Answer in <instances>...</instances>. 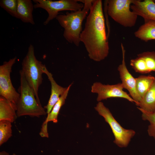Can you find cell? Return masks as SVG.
Segmentation results:
<instances>
[{
	"instance_id": "1",
	"label": "cell",
	"mask_w": 155,
	"mask_h": 155,
	"mask_svg": "<svg viewBox=\"0 0 155 155\" xmlns=\"http://www.w3.org/2000/svg\"><path fill=\"white\" fill-rule=\"evenodd\" d=\"M108 38L102 1L94 0L80 38L90 59L98 62L107 57L109 51Z\"/></svg>"
},
{
	"instance_id": "23",
	"label": "cell",
	"mask_w": 155,
	"mask_h": 155,
	"mask_svg": "<svg viewBox=\"0 0 155 155\" xmlns=\"http://www.w3.org/2000/svg\"><path fill=\"white\" fill-rule=\"evenodd\" d=\"M144 59L146 66L151 72L155 71V52L146 51L137 55Z\"/></svg>"
},
{
	"instance_id": "24",
	"label": "cell",
	"mask_w": 155,
	"mask_h": 155,
	"mask_svg": "<svg viewBox=\"0 0 155 155\" xmlns=\"http://www.w3.org/2000/svg\"><path fill=\"white\" fill-rule=\"evenodd\" d=\"M0 155H9V154L7 152L4 151L0 152Z\"/></svg>"
},
{
	"instance_id": "22",
	"label": "cell",
	"mask_w": 155,
	"mask_h": 155,
	"mask_svg": "<svg viewBox=\"0 0 155 155\" xmlns=\"http://www.w3.org/2000/svg\"><path fill=\"white\" fill-rule=\"evenodd\" d=\"M0 6L11 16L18 19L17 12V0H1Z\"/></svg>"
},
{
	"instance_id": "25",
	"label": "cell",
	"mask_w": 155,
	"mask_h": 155,
	"mask_svg": "<svg viewBox=\"0 0 155 155\" xmlns=\"http://www.w3.org/2000/svg\"><path fill=\"white\" fill-rule=\"evenodd\" d=\"M12 155H17L16 154L13 153V154Z\"/></svg>"
},
{
	"instance_id": "7",
	"label": "cell",
	"mask_w": 155,
	"mask_h": 155,
	"mask_svg": "<svg viewBox=\"0 0 155 155\" xmlns=\"http://www.w3.org/2000/svg\"><path fill=\"white\" fill-rule=\"evenodd\" d=\"M35 3L34 8H41L48 13V16L44 22L45 25L56 18L59 12L63 11H75L81 10L84 7L82 3H79L78 0H33Z\"/></svg>"
},
{
	"instance_id": "26",
	"label": "cell",
	"mask_w": 155,
	"mask_h": 155,
	"mask_svg": "<svg viewBox=\"0 0 155 155\" xmlns=\"http://www.w3.org/2000/svg\"><path fill=\"white\" fill-rule=\"evenodd\" d=\"M154 2L155 3V0H153Z\"/></svg>"
},
{
	"instance_id": "12",
	"label": "cell",
	"mask_w": 155,
	"mask_h": 155,
	"mask_svg": "<svg viewBox=\"0 0 155 155\" xmlns=\"http://www.w3.org/2000/svg\"><path fill=\"white\" fill-rule=\"evenodd\" d=\"M72 83L70 84L67 88L64 94L60 97L59 99L55 104L50 112L47 114L46 119L42 123L39 134L42 137H48L49 134L47 130V124L49 122L52 121L57 123L58 121L57 117L61 107L65 103L70 88Z\"/></svg>"
},
{
	"instance_id": "4",
	"label": "cell",
	"mask_w": 155,
	"mask_h": 155,
	"mask_svg": "<svg viewBox=\"0 0 155 155\" xmlns=\"http://www.w3.org/2000/svg\"><path fill=\"white\" fill-rule=\"evenodd\" d=\"M22 71L28 84L32 88L37 100L40 102L38 96V90L42 84L44 65L38 60L34 54V48L30 44L27 53L22 63Z\"/></svg>"
},
{
	"instance_id": "14",
	"label": "cell",
	"mask_w": 155,
	"mask_h": 155,
	"mask_svg": "<svg viewBox=\"0 0 155 155\" xmlns=\"http://www.w3.org/2000/svg\"><path fill=\"white\" fill-rule=\"evenodd\" d=\"M16 104L0 96V121L6 120L13 122L18 116Z\"/></svg>"
},
{
	"instance_id": "13",
	"label": "cell",
	"mask_w": 155,
	"mask_h": 155,
	"mask_svg": "<svg viewBox=\"0 0 155 155\" xmlns=\"http://www.w3.org/2000/svg\"><path fill=\"white\" fill-rule=\"evenodd\" d=\"M43 73L47 75L51 85L50 96L47 104L44 106V108L46 110V113L48 114L60 97L65 92L67 87H62L57 84L53 77V75L48 71L45 65L43 67Z\"/></svg>"
},
{
	"instance_id": "11",
	"label": "cell",
	"mask_w": 155,
	"mask_h": 155,
	"mask_svg": "<svg viewBox=\"0 0 155 155\" xmlns=\"http://www.w3.org/2000/svg\"><path fill=\"white\" fill-rule=\"evenodd\" d=\"M131 9L137 16L143 18L144 21L155 22V3L153 0H134Z\"/></svg>"
},
{
	"instance_id": "8",
	"label": "cell",
	"mask_w": 155,
	"mask_h": 155,
	"mask_svg": "<svg viewBox=\"0 0 155 155\" xmlns=\"http://www.w3.org/2000/svg\"><path fill=\"white\" fill-rule=\"evenodd\" d=\"M16 59V57H15L7 61H5L0 66V95L16 104L19 99L20 94L12 84L10 73Z\"/></svg>"
},
{
	"instance_id": "18",
	"label": "cell",
	"mask_w": 155,
	"mask_h": 155,
	"mask_svg": "<svg viewBox=\"0 0 155 155\" xmlns=\"http://www.w3.org/2000/svg\"><path fill=\"white\" fill-rule=\"evenodd\" d=\"M155 79L151 75H141L135 78L137 92L141 100L148 91Z\"/></svg>"
},
{
	"instance_id": "21",
	"label": "cell",
	"mask_w": 155,
	"mask_h": 155,
	"mask_svg": "<svg viewBox=\"0 0 155 155\" xmlns=\"http://www.w3.org/2000/svg\"><path fill=\"white\" fill-rule=\"evenodd\" d=\"M140 111L142 113V119L144 121H147L150 123L147 130L148 135L155 140V112L150 113Z\"/></svg>"
},
{
	"instance_id": "6",
	"label": "cell",
	"mask_w": 155,
	"mask_h": 155,
	"mask_svg": "<svg viewBox=\"0 0 155 155\" xmlns=\"http://www.w3.org/2000/svg\"><path fill=\"white\" fill-rule=\"evenodd\" d=\"M94 108L99 115L104 118L105 121L111 127L115 137L114 143L119 147H127L131 139L135 135V131L132 129L123 128L102 102H99Z\"/></svg>"
},
{
	"instance_id": "15",
	"label": "cell",
	"mask_w": 155,
	"mask_h": 155,
	"mask_svg": "<svg viewBox=\"0 0 155 155\" xmlns=\"http://www.w3.org/2000/svg\"><path fill=\"white\" fill-rule=\"evenodd\" d=\"M34 5L31 0H17L18 19L24 23L35 24L32 15Z\"/></svg>"
},
{
	"instance_id": "20",
	"label": "cell",
	"mask_w": 155,
	"mask_h": 155,
	"mask_svg": "<svg viewBox=\"0 0 155 155\" xmlns=\"http://www.w3.org/2000/svg\"><path fill=\"white\" fill-rule=\"evenodd\" d=\"M136 58L131 59L130 65L136 72L142 74L149 73L150 72L148 69L144 59L137 56Z\"/></svg>"
},
{
	"instance_id": "19",
	"label": "cell",
	"mask_w": 155,
	"mask_h": 155,
	"mask_svg": "<svg viewBox=\"0 0 155 155\" xmlns=\"http://www.w3.org/2000/svg\"><path fill=\"white\" fill-rule=\"evenodd\" d=\"M11 123L6 120L0 121V146L6 142L12 136Z\"/></svg>"
},
{
	"instance_id": "2",
	"label": "cell",
	"mask_w": 155,
	"mask_h": 155,
	"mask_svg": "<svg viewBox=\"0 0 155 155\" xmlns=\"http://www.w3.org/2000/svg\"><path fill=\"white\" fill-rule=\"evenodd\" d=\"M94 0H78L84 3L81 10L67 12L65 14L58 15L56 19L64 29L63 36L66 40L76 46H79L80 35L82 31V24L87 17Z\"/></svg>"
},
{
	"instance_id": "16",
	"label": "cell",
	"mask_w": 155,
	"mask_h": 155,
	"mask_svg": "<svg viewBox=\"0 0 155 155\" xmlns=\"http://www.w3.org/2000/svg\"><path fill=\"white\" fill-rule=\"evenodd\" d=\"M137 106L139 110L150 113L155 112V77L151 87Z\"/></svg>"
},
{
	"instance_id": "9",
	"label": "cell",
	"mask_w": 155,
	"mask_h": 155,
	"mask_svg": "<svg viewBox=\"0 0 155 155\" xmlns=\"http://www.w3.org/2000/svg\"><path fill=\"white\" fill-rule=\"evenodd\" d=\"M123 88L121 83L105 85L100 82H95L91 86V91L98 94L97 100L99 102L109 98H118L125 99L135 104V102L123 90Z\"/></svg>"
},
{
	"instance_id": "3",
	"label": "cell",
	"mask_w": 155,
	"mask_h": 155,
	"mask_svg": "<svg viewBox=\"0 0 155 155\" xmlns=\"http://www.w3.org/2000/svg\"><path fill=\"white\" fill-rule=\"evenodd\" d=\"M20 85L18 91L20 97L16 104L18 117L28 115L39 117L45 115L47 113L45 108L36 99L33 90L28 84L22 70L20 71Z\"/></svg>"
},
{
	"instance_id": "10",
	"label": "cell",
	"mask_w": 155,
	"mask_h": 155,
	"mask_svg": "<svg viewBox=\"0 0 155 155\" xmlns=\"http://www.w3.org/2000/svg\"><path fill=\"white\" fill-rule=\"evenodd\" d=\"M121 46L122 60L121 63L119 65L117 69L124 88L128 91L131 97L135 102V104L137 106L141 99L138 95L136 90L135 78H134L127 69L125 60V50L122 43Z\"/></svg>"
},
{
	"instance_id": "5",
	"label": "cell",
	"mask_w": 155,
	"mask_h": 155,
	"mask_svg": "<svg viewBox=\"0 0 155 155\" xmlns=\"http://www.w3.org/2000/svg\"><path fill=\"white\" fill-rule=\"evenodd\" d=\"M134 0L105 1L106 12L115 22L125 27H131L136 24L137 16L131 9Z\"/></svg>"
},
{
	"instance_id": "17",
	"label": "cell",
	"mask_w": 155,
	"mask_h": 155,
	"mask_svg": "<svg viewBox=\"0 0 155 155\" xmlns=\"http://www.w3.org/2000/svg\"><path fill=\"white\" fill-rule=\"evenodd\" d=\"M134 34L136 37L146 42L155 40V22L145 20L144 23L135 32Z\"/></svg>"
}]
</instances>
